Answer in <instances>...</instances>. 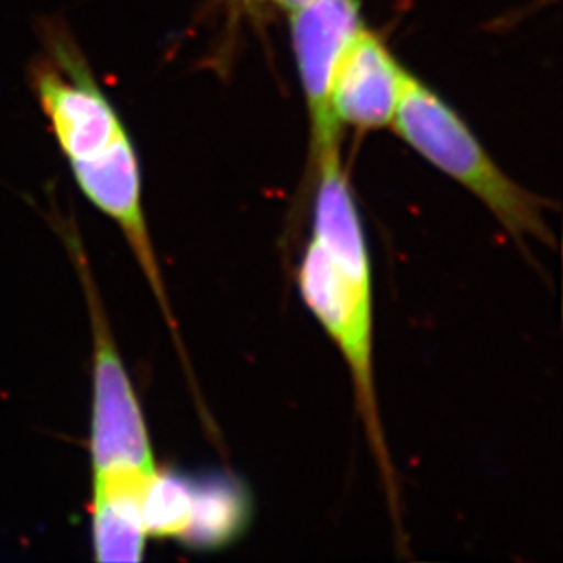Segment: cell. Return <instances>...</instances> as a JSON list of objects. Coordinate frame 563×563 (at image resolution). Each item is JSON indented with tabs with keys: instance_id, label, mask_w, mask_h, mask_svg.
<instances>
[{
	"instance_id": "6da1fadb",
	"label": "cell",
	"mask_w": 563,
	"mask_h": 563,
	"mask_svg": "<svg viewBox=\"0 0 563 563\" xmlns=\"http://www.w3.org/2000/svg\"><path fill=\"white\" fill-rule=\"evenodd\" d=\"M393 124L416 152L473 191L512 240L537 238L553 245L542 201L512 181L456 112L410 74Z\"/></svg>"
},
{
	"instance_id": "7a4b0ae2",
	"label": "cell",
	"mask_w": 563,
	"mask_h": 563,
	"mask_svg": "<svg viewBox=\"0 0 563 563\" xmlns=\"http://www.w3.org/2000/svg\"><path fill=\"white\" fill-rule=\"evenodd\" d=\"M299 292L319 323L340 346L356 388L357 410L383 476L394 495V476L377 410L373 368V282L346 274L312 240L298 272Z\"/></svg>"
},
{
	"instance_id": "3957f363",
	"label": "cell",
	"mask_w": 563,
	"mask_h": 563,
	"mask_svg": "<svg viewBox=\"0 0 563 563\" xmlns=\"http://www.w3.org/2000/svg\"><path fill=\"white\" fill-rule=\"evenodd\" d=\"M85 285L96 338L91 460L93 485L118 479H152L157 474L148 429L137 396L124 371L112 332L102 312L96 283L86 265L79 240H68Z\"/></svg>"
},
{
	"instance_id": "277c9868",
	"label": "cell",
	"mask_w": 563,
	"mask_h": 563,
	"mask_svg": "<svg viewBox=\"0 0 563 563\" xmlns=\"http://www.w3.org/2000/svg\"><path fill=\"white\" fill-rule=\"evenodd\" d=\"M299 75L312 121L313 152L340 143L330 91L335 69L362 30L360 0H312L290 11Z\"/></svg>"
},
{
	"instance_id": "5b68a950",
	"label": "cell",
	"mask_w": 563,
	"mask_h": 563,
	"mask_svg": "<svg viewBox=\"0 0 563 563\" xmlns=\"http://www.w3.org/2000/svg\"><path fill=\"white\" fill-rule=\"evenodd\" d=\"M75 181L80 190L99 210L108 213L124 230L128 243L143 266L150 287L154 288L161 310L176 334V323L172 318L170 303L166 299L165 285L161 279L159 266L155 261L154 249L150 241L148 227L144 221L143 201H141V168L137 154L130 135L121 139L104 154L93 159L69 163Z\"/></svg>"
},
{
	"instance_id": "8992f818",
	"label": "cell",
	"mask_w": 563,
	"mask_h": 563,
	"mask_svg": "<svg viewBox=\"0 0 563 563\" xmlns=\"http://www.w3.org/2000/svg\"><path fill=\"white\" fill-rule=\"evenodd\" d=\"M407 75L382 41L362 27L332 80L330 102L335 119L363 130L393 124Z\"/></svg>"
},
{
	"instance_id": "52a82bcc",
	"label": "cell",
	"mask_w": 563,
	"mask_h": 563,
	"mask_svg": "<svg viewBox=\"0 0 563 563\" xmlns=\"http://www.w3.org/2000/svg\"><path fill=\"white\" fill-rule=\"evenodd\" d=\"M194 515V487L174 474L157 473L143 500L146 534L185 538Z\"/></svg>"
},
{
	"instance_id": "ba28073f",
	"label": "cell",
	"mask_w": 563,
	"mask_h": 563,
	"mask_svg": "<svg viewBox=\"0 0 563 563\" xmlns=\"http://www.w3.org/2000/svg\"><path fill=\"white\" fill-rule=\"evenodd\" d=\"M279 4L285 5L287 10L294 11L298 10V8H301V5L309 4V2H312V0H277Z\"/></svg>"
}]
</instances>
